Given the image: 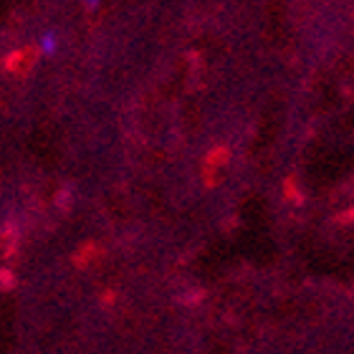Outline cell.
Masks as SVG:
<instances>
[{"mask_svg":"<svg viewBox=\"0 0 354 354\" xmlns=\"http://www.w3.org/2000/svg\"><path fill=\"white\" fill-rule=\"evenodd\" d=\"M38 48H41L44 56H56V51H59V33H56V30H46V33H41V38H38Z\"/></svg>","mask_w":354,"mask_h":354,"instance_id":"cell-1","label":"cell"},{"mask_svg":"<svg viewBox=\"0 0 354 354\" xmlns=\"http://www.w3.org/2000/svg\"><path fill=\"white\" fill-rule=\"evenodd\" d=\"M86 3H88V6H96V3H99V0H86Z\"/></svg>","mask_w":354,"mask_h":354,"instance_id":"cell-2","label":"cell"}]
</instances>
